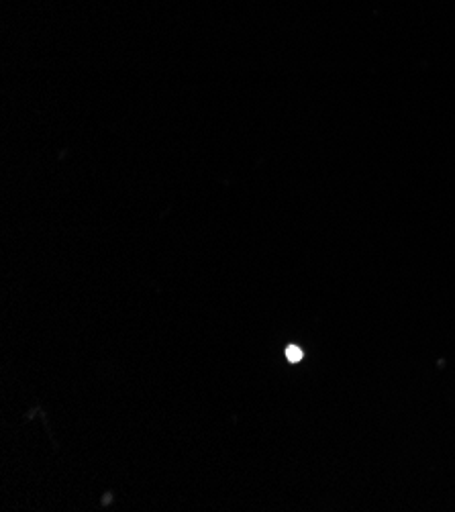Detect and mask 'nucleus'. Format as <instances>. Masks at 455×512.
Here are the masks:
<instances>
[{
    "label": "nucleus",
    "instance_id": "obj_1",
    "mask_svg": "<svg viewBox=\"0 0 455 512\" xmlns=\"http://www.w3.org/2000/svg\"><path fill=\"white\" fill-rule=\"evenodd\" d=\"M302 355H305V353H302V349L298 345H288L286 347V360L290 364H298L302 360Z\"/></svg>",
    "mask_w": 455,
    "mask_h": 512
}]
</instances>
